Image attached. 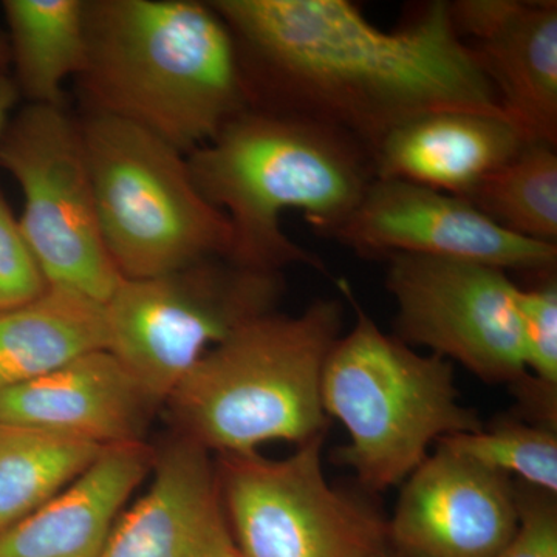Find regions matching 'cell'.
Returning a JSON list of instances; mask_svg holds the SVG:
<instances>
[{
  "label": "cell",
  "instance_id": "6da1fadb",
  "mask_svg": "<svg viewBox=\"0 0 557 557\" xmlns=\"http://www.w3.org/2000/svg\"><path fill=\"white\" fill-rule=\"evenodd\" d=\"M237 51L251 108L327 126L375 152L406 121L434 110L507 116L450 2L395 30L348 0H212Z\"/></svg>",
  "mask_w": 557,
  "mask_h": 557
},
{
  "label": "cell",
  "instance_id": "7a4b0ae2",
  "mask_svg": "<svg viewBox=\"0 0 557 557\" xmlns=\"http://www.w3.org/2000/svg\"><path fill=\"white\" fill-rule=\"evenodd\" d=\"M84 112L135 124L189 156L251 108L226 22L199 0H86Z\"/></svg>",
  "mask_w": 557,
  "mask_h": 557
},
{
  "label": "cell",
  "instance_id": "3957f363",
  "mask_svg": "<svg viewBox=\"0 0 557 557\" xmlns=\"http://www.w3.org/2000/svg\"><path fill=\"white\" fill-rule=\"evenodd\" d=\"M201 196L230 220L228 258L248 269L295 263L327 273L313 251L282 230L287 211L321 236L358 207L376 178L373 157L354 138L313 121L249 108L188 156Z\"/></svg>",
  "mask_w": 557,
  "mask_h": 557
},
{
  "label": "cell",
  "instance_id": "277c9868",
  "mask_svg": "<svg viewBox=\"0 0 557 557\" xmlns=\"http://www.w3.org/2000/svg\"><path fill=\"white\" fill-rule=\"evenodd\" d=\"M343 330L341 299L249 322L212 348L164 403L175 434L218 456L325 437L322 375Z\"/></svg>",
  "mask_w": 557,
  "mask_h": 557
},
{
  "label": "cell",
  "instance_id": "5b68a950",
  "mask_svg": "<svg viewBox=\"0 0 557 557\" xmlns=\"http://www.w3.org/2000/svg\"><path fill=\"white\" fill-rule=\"evenodd\" d=\"M338 287L357 321L330 351L322 406L347 431L348 443L336 453L341 463L369 490L384 491L401 485L440 440L483 426L461 405L448 359L417 354L387 335L344 278Z\"/></svg>",
  "mask_w": 557,
  "mask_h": 557
},
{
  "label": "cell",
  "instance_id": "8992f818",
  "mask_svg": "<svg viewBox=\"0 0 557 557\" xmlns=\"http://www.w3.org/2000/svg\"><path fill=\"white\" fill-rule=\"evenodd\" d=\"M78 121L102 240L121 277L228 258L230 220L201 196L188 156L127 121L87 112Z\"/></svg>",
  "mask_w": 557,
  "mask_h": 557
},
{
  "label": "cell",
  "instance_id": "52a82bcc",
  "mask_svg": "<svg viewBox=\"0 0 557 557\" xmlns=\"http://www.w3.org/2000/svg\"><path fill=\"white\" fill-rule=\"evenodd\" d=\"M284 292L282 273L225 256L160 276L123 278L106 302L108 350L164 405L212 348L277 311Z\"/></svg>",
  "mask_w": 557,
  "mask_h": 557
},
{
  "label": "cell",
  "instance_id": "ba28073f",
  "mask_svg": "<svg viewBox=\"0 0 557 557\" xmlns=\"http://www.w3.org/2000/svg\"><path fill=\"white\" fill-rule=\"evenodd\" d=\"M0 168L20 185V225L47 284L106 304L120 287L98 220L78 119L25 104L0 135Z\"/></svg>",
  "mask_w": 557,
  "mask_h": 557
},
{
  "label": "cell",
  "instance_id": "9c48e42d",
  "mask_svg": "<svg viewBox=\"0 0 557 557\" xmlns=\"http://www.w3.org/2000/svg\"><path fill=\"white\" fill-rule=\"evenodd\" d=\"M386 285L397 304L395 338L460 362L491 384H505L542 423L556 426L557 408L528 373L516 288L507 271L467 260L397 255Z\"/></svg>",
  "mask_w": 557,
  "mask_h": 557
},
{
  "label": "cell",
  "instance_id": "30bf717a",
  "mask_svg": "<svg viewBox=\"0 0 557 557\" xmlns=\"http://www.w3.org/2000/svg\"><path fill=\"white\" fill-rule=\"evenodd\" d=\"M310 440L270 460L218 456L220 497L240 557H391L387 522L325 479Z\"/></svg>",
  "mask_w": 557,
  "mask_h": 557
},
{
  "label": "cell",
  "instance_id": "8fae6325",
  "mask_svg": "<svg viewBox=\"0 0 557 557\" xmlns=\"http://www.w3.org/2000/svg\"><path fill=\"white\" fill-rule=\"evenodd\" d=\"M324 237L364 258L429 256L536 274L555 273L557 265V245L508 233L461 197L395 178L373 180Z\"/></svg>",
  "mask_w": 557,
  "mask_h": 557
},
{
  "label": "cell",
  "instance_id": "7c38bea8",
  "mask_svg": "<svg viewBox=\"0 0 557 557\" xmlns=\"http://www.w3.org/2000/svg\"><path fill=\"white\" fill-rule=\"evenodd\" d=\"M516 480L435 446L387 522L398 557H496L519 530Z\"/></svg>",
  "mask_w": 557,
  "mask_h": 557
},
{
  "label": "cell",
  "instance_id": "4fadbf2b",
  "mask_svg": "<svg viewBox=\"0 0 557 557\" xmlns=\"http://www.w3.org/2000/svg\"><path fill=\"white\" fill-rule=\"evenodd\" d=\"M454 27L530 141L557 146L556 0H458Z\"/></svg>",
  "mask_w": 557,
  "mask_h": 557
},
{
  "label": "cell",
  "instance_id": "5bb4252c",
  "mask_svg": "<svg viewBox=\"0 0 557 557\" xmlns=\"http://www.w3.org/2000/svg\"><path fill=\"white\" fill-rule=\"evenodd\" d=\"M149 490L113 523L100 557H228L233 537L211 453L174 434Z\"/></svg>",
  "mask_w": 557,
  "mask_h": 557
},
{
  "label": "cell",
  "instance_id": "9a60e30c",
  "mask_svg": "<svg viewBox=\"0 0 557 557\" xmlns=\"http://www.w3.org/2000/svg\"><path fill=\"white\" fill-rule=\"evenodd\" d=\"M157 406L160 403L119 359L109 350H97L49 375L2 392L0 421L46 429L108 448L145 442Z\"/></svg>",
  "mask_w": 557,
  "mask_h": 557
},
{
  "label": "cell",
  "instance_id": "2e32d148",
  "mask_svg": "<svg viewBox=\"0 0 557 557\" xmlns=\"http://www.w3.org/2000/svg\"><path fill=\"white\" fill-rule=\"evenodd\" d=\"M530 143L508 116L475 110L423 113L391 132L373 152L376 178L467 197Z\"/></svg>",
  "mask_w": 557,
  "mask_h": 557
},
{
  "label": "cell",
  "instance_id": "e0dca14e",
  "mask_svg": "<svg viewBox=\"0 0 557 557\" xmlns=\"http://www.w3.org/2000/svg\"><path fill=\"white\" fill-rule=\"evenodd\" d=\"M146 442L108 446L75 482L0 531V557H100L124 505L156 463Z\"/></svg>",
  "mask_w": 557,
  "mask_h": 557
},
{
  "label": "cell",
  "instance_id": "ac0fdd59",
  "mask_svg": "<svg viewBox=\"0 0 557 557\" xmlns=\"http://www.w3.org/2000/svg\"><path fill=\"white\" fill-rule=\"evenodd\" d=\"M108 347L106 304L49 285L30 302L0 310V394Z\"/></svg>",
  "mask_w": 557,
  "mask_h": 557
},
{
  "label": "cell",
  "instance_id": "d6986e66",
  "mask_svg": "<svg viewBox=\"0 0 557 557\" xmlns=\"http://www.w3.org/2000/svg\"><path fill=\"white\" fill-rule=\"evenodd\" d=\"M11 79L27 104L65 108L87 60L86 0H3Z\"/></svg>",
  "mask_w": 557,
  "mask_h": 557
},
{
  "label": "cell",
  "instance_id": "ffe728a7",
  "mask_svg": "<svg viewBox=\"0 0 557 557\" xmlns=\"http://www.w3.org/2000/svg\"><path fill=\"white\" fill-rule=\"evenodd\" d=\"M102 449L86 440L0 421V531L57 497Z\"/></svg>",
  "mask_w": 557,
  "mask_h": 557
},
{
  "label": "cell",
  "instance_id": "44dd1931",
  "mask_svg": "<svg viewBox=\"0 0 557 557\" xmlns=\"http://www.w3.org/2000/svg\"><path fill=\"white\" fill-rule=\"evenodd\" d=\"M487 219L508 233L557 245V152L530 141L467 197Z\"/></svg>",
  "mask_w": 557,
  "mask_h": 557
},
{
  "label": "cell",
  "instance_id": "7402d4cb",
  "mask_svg": "<svg viewBox=\"0 0 557 557\" xmlns=\"http://www.w3.org/2000/svg\"><path fill=\"white\" fill-rule=\"evenodd\" d=\"M556 429L544 423H500L491 429L450 435L440 440L437 445L556 496Z\"/></svg>",
  "mask_w": 557,
  "mask_h": 557
},
{
  "label": "cell",
  "instance_id": "603a6c76",
  "mask_svg": "<svg viewBox=\"0 0 557 557\" xmlns=\"http://www.w3.org/2000/svg\"><path fill=\"white\" fill-rule=\"evenodd\" d=\"M516 309L528 373L542 397L557 408L556 274L536 287L516 288Z\"/></svg>",
  "mask_w": 557,
  "mask_h": 557
},
{
  "label": "cell",
  "instance_id": "cb8c5ba5",
  "mask_svg": "<svg viewBox=\"0 0 557 557\" xmlns=\"http://www.w3.org/2000/svg\"><path fill=\"white\" fill-rule=\"evenodd\" d=\"M49 288L24 233L0 193V310L30 302Z\"/></svg>",
  "mask_w": 557,
  "mask_h": 557
},
{
  "label": "cell",
  "instance_id": "d4e9b609",
  "mask_svg": "<svg viewBox=\"0 0 557 557\" xmlns=\"http://www.w3.org/2000/svg\"><path fill=\"white\" fill-rule=\"evenodd\" d=\"M519 530L496 557H557V500L545 493L518 482Z\"/></svg>",
  "mask_w": 557,
  "mask_h": 557
},
{
  "label": "cell",
  "instance_id": "484cf974",
  "mask_svg": "<svg viewBox=\"0 0 557 557\" xmlns=\"http://www.w3.org/2000/svg\"><path fill=\"white\" fill-rule=\"evenodd\" d=\"M20 100V94H17L10 73L0 72V135L5 129L7 123H9L10 116L13 115Z\"/></svg>",
  "mask_w": 557,
  "mask_h": 557
},
{
  "label": "cell",
  "instance_id": "4316f807",
  "mask_svg": "<svg viewBox=\"0 0 557 557\" xmlns=\"http://www.w3.org/2000/svg\"><path fill=\"white\" fill-rule=\"evenodd\" d=\"M10 51L5 32L0 30V72H9Z\"/></svg>",
  "mask_w": 557,
  "mask_h": 557
},
{
  "label": "cell",
  "instance_id": "83f0119b",
  "mask_svg": "<svg viewBox=\"0 0 557 557\" xmlns=\"http://www.w3.org/2000/svg\"><path fill=\"white\" fill-rule=\"evenodd\" d=\"M228 557H240L239 555H237V552L236 549H234L233 553H231V555Z\"/></svg>",
  "mask_w": 557,
  "mask_h": 557
}]
</instances>
